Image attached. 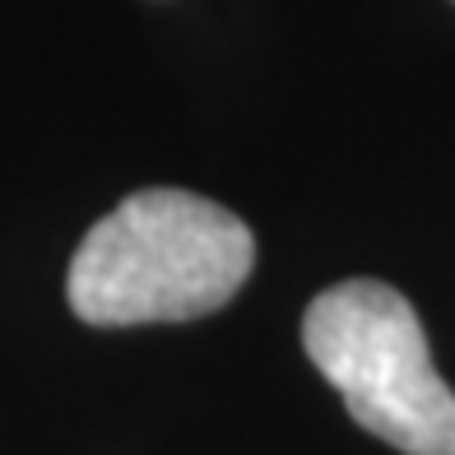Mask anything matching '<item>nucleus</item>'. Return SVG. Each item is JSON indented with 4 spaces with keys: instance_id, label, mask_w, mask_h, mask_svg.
<instances>
[{
    "instance_id": "nucleus-1",
    "label": "nucleus",
    "mask_w": 455,
    "mask_h": 455,
    "mask_svg": "<svg viewBox=\"0 0 455 455\" xmlns=\"http://www.w3.org/2000/svg\"><path fill=\"white\" fill-rule=\"evenodd\" d=\"M256 237L233 210L154 186L89 228L66 293L89 325H154L210 316L246 283Z\"/></svg>"
},
{
    "instance_id": "nucleus-2",
    "label": "nucleus",
    "mask_w": 455,
    "mask_h": 455,
    "mask_svg": "<svg viewBox=\"0 0 455 455\" xmlns=\"http://www.w3.org/2000/svg\"><path fill=\"white\" fill-rule=\"evenodd\" d=\"M302 344L354 423L404 455H455V390L437 377L419 312L381 279H344L307 307Z\"/></svg>"
}]
</instances>
